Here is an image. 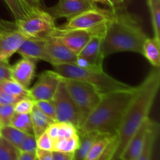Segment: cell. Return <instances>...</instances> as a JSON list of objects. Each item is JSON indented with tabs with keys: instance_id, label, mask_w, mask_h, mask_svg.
<instances>
[{
	"instance_id": "cell-1",
	"label": "cell",
	"mask_w": 160,
	"mask_h": 160,
	"mask_svg": "<svg viewBox=\"0 0 160 160\" xmlns=\"http://www.w3.org/2000/svg\"><path fill=\"white\" fill-rule=\"evenodd\" d=\"M160 86L159 68L151 70L143 82L136 87L135 93L130 103L117 134V145L111 160H120L128 142L148 118Z\"/></svg>"
},
{
	"instance_id": "cell-2",
	"label": "cell",
	"mask_w": 160,
	"mask_h": 160,
	"mask_svg": "<svg viewBox=\"0 0 160 160\" xmlns=\"http://www.w3.org/2000/svg\"><path fill=\"white\" fill-rule=\"evenodd\" d=\"M112 9V17L106 24L102 44L103 58L122 52L142 55L144 43L148 37L137 18L123 6Z\"/></svg>"
},
{
	"instance_id": "cell-3",
	"label": "cell",
	"mask_w": 160,
	"mask_h": 160,
	"mask_svg": "<svg viewBox=\"0 0 160 160\" xmlns=\"http://www.w3.org/2000/svg\"><path fill=\"white\" fill-rule=\"evenodd\" d=\"M135 91L136 87H132L102 95L98 104L78 130L116 135Z\"/></svg>"
},
{
	"instance_id": "cell-4",
	"label": "cell",
	"mask_w": 160,
	"mask_h": 160,
	"mask_svg": "<svg viewBox=\"0 0 160 160\" xmlns=\"http://www.w3.org/2000/svg\"><path fill=\"white\" fill-rule=\"evenodd\" d=\"M52 67L53 70L62 78L88 83L95 87L102 95L132 88V86L112 78L103 70L102 67L97 66L81 67L75 63H61L54 64Z\"/></svg>"
},
{
	"instance_id": "cell-5",
	"label": "cell",
	"mask_w": 160,
	"mask_h": 160,
	"mask_svg": "<svg viewBox=\"0 0 160 160\" xmlns=\"http://www.w3.org/2000/svg\"><path fill=\"white\" fill-rule=\"evenodd\" d=\"M66 87L80 112L81 124L101 100L102 94L88 83L64 78ZM80 126V127H81Z\"/></svg>"
},
{
	"instance_id": "cell-6",
	"label": "cell",
	"mask_w": 160,
	"mask_h": 160,
	"mask_svg": "<svg viewBox=\"0 0 160 160\" xmlns=\"http://www.w3.org/2000/svg\"><path fill=\"white\" fill-rule=\"evenodd\" d=\"M112 17V9L94 8L84 11L75 17L67 19L63 24L55 28L56 31H67L73 30L92 31L106 24Z\"/></svg>"
},
{
	"instance_id": "cell-7",
	"label": "cell",
	"mask_w": 160,
	"mask_h": 160,
	"mask_svg": "<svg viewBox=\"0 0 160 160\" xmlns=\"http://www.w3.org/2000/svg\"><path fill=\"white\" fill-rule=\"evenodd\" d=\"M17 29L28 38L45 37L55 28V19L45 9L32 11L24 18L15 20Z\"/></svg>"
},
{
	"instance_id": "cell-8",
	"label": "cell",
	"mask_w": 160,
	"mask_h": 160,
	"mask_svg": "<svg viewBox=\"0 0 160 160\" xmlns=\"http://www.w3.org/2000/svg\"><path fill=\"white\" fill-rule=\"evenodd\" d=\"M52 100L56 109V122H68L78 129L81 123V115L67 91L63 78L61 79Z\"/></svg>"
},
{
	"instance_id": "cell-9",
	"label": "cell",
	"mask_w": 160,
	"mask_h": 160,
	"mask_svg": "<svg viewBox=\"0 0 160 160\" xmlns=\"http://www.w3.org/2000/svg\"><path fill=\"white\" fill-rule=\"evenodd\" d=\"M107 23L103 26L99 27L92 31L73 30V31H55L54 28L47 35H49L56 38L62 45L67 47L69 49L71 50L73 52H74L76 55H78L83 49V48L85 46L86 44L88 42L92 36L97 35V34L104 36Z\"/></svg>"
},
{
	"instance_id": "cell-10",
	"label": "cell",
	"mask_w": 160,
	"mask_h": 160,
	"mask_svg": "<svg viewBox=\"0 0 160 160\" xmlns=\"http://www.w3.org/2000/svg\"><path fill=\"white\" fill-rule=\"evenodd\" d=\"M62 77L54 70H45L39 74L37 82L28 88L29 96L34 101L51 100Z\"/></svg>"
},
{
	"instance_id": "cell-11",
	"label": "cell",
	"mask_w": 160,
	"mask_h": 160,
	"mask_svg": "<svg viewBox=\"0 0 160 160\" xmlns=\"http://www.w3.org/2000/svg\"><path fill=\"white\" fill-rule=\"evenodd\" d=\"M96 7H98L96 3L92 0H59L55 6L46 8L45 10L56 20L70 19Z\"/></svg>"
},
{
	"instance_id": "cell-12",
	"label": "cell",
	"mask_w": 160,
	"mask_h": 160,
	"mask_svg": "<svg viewBox=\"0 0 160 160\" xmlns=\"http://www.w3.org/2000/svg\"><path fill=\"white\" fill-rule=\"evenodd\" d=\"M28 38L16 28L15 23L0 32V61L8 60Z\"/></svg>"
},
{
	"instance_id": "cell-13",
	"label": "cell",
	"mask_w": 160,
	"mask_h": 160,
	"mask_svg": "<svg viewBox=\"0 0 160 160\" xmlns=\"http://www.w3.org/2000/svg\"><path fill=\"white\" fill-rule=\"evenodd\" d=\"M45 48L46 52L52 60V66L54 64L75 63L78 55L62 45L54 38L46 35Z\"/></svg>"
},
{
	"instance_id": "cell-14",
	"label": "cell",
	"mask_w": 160,
	"mask_h": 160,
	"mask_svg": "<svg viewBox=\"0 0 160 160\" xmlns=\"http://www.w3.org/2000/svg\"><path fill=\"white\" fill-rule=\"evenodd\" d=\"M45 38H28L20 47L17 52L22 57H27L34 60H42L52 65V60L46 52Z\"/></svg>"
},
{
	"instance_id": "cell-15",
	"label": "cell",
	"mask_w": 160,
	"mask_h": 160,
	"mask_svg": "<svg viewBox=\"0 0 160 160\" xmlns=\"http://www.w3.org/2000/svg\"><path fill=\"white\" fill-rule=\"evenodd\" d=\"M36 61L22 57L13 66H11V79L17 81L23 87L28 88L35 75Z\"/></svg>"
},
{
	"instance_id": "cell-16",
	"label": "cell",
	"mask_w": 160,
	"mask_h": 160,
	"mask_svg": "<svg viewBox=\"0 0 160 160\" xmlns=\"http://www.w3.org/2000/svg\"><path fill=\"white\" fill-rule=\"evenodd\" d=\"M151 119L148 117L136 131L125 148L120 160H136L143 148Z\"/></svg>"
},
{
	"instance_id": "cell-17",
	"label": "cell",
	"mask_w": 160,
	"mask_h": 160,
	"mask_svg": "<svg viewBox=\"0 0 160 160\" xmlns=\"http://www.w3.org/2000/svg\"><path fill=\"white\" fill-rule=\"evenodd\" d=\"M102 35L97 34V35L92 36L90 40L78 56L86 59L92 65L102 67V62L104 60V58L102 54Z\"/></svg>"
},
{
	"instance_id": "cell-18",
	"label": "cell",
	"mask_w": 160,
	"mask_h": 160,
	"mask_svg": "<svg viewBox=\"0 0 160 160\" xmlns=\"http://www.w3.org/2000/svg\"><path fill=\"white\" fill-rule=\"evenodd\" d=\"M79 145L73 153V160H84L93 144L103 134L95 131H81L78 130Z\"/></svg>"
},
{
	"instance_id": "cell-19",
	"label": "cell",
	"mask_w": 160,
	"mask_h": 160,
	"mask_svg": "<svg viewBox=\"0 0 160 160\" xmlns=\"http://www.w3.org/2000/svg\"><path fill=\"white\" fill-rule=\"evenodd\" d=\"M159 123L151 119L143 148L136 160H152L153 148H154L155 143L159 135Z\"/></svg>"
},
{
	"instance_id": "cell-20",
	"label": "cell",
	"mask_w": 160,
	"mask_h": 160,
	"mask_svg": "<svg viewBox=\"0 0 160 160\" xmlns=\"http://www.w3.org/2000/svg\"><path fill=\"white\" fill-rule=\"evenodd\" d=\"M32 123L33 134L37 138L42 134L45 132L48 127L53 122H56L44 114L37 106L34 105L32 111L30 113Z\"/></svg>"
},
{
	"instance_id": "cell-21",
	"label": "cell",
	"mask_w": 160,
	"mask_h": 160,
	"mask_svg": "<svg viewBox=\"0 0 160 160\" xmlns=\"http://www.w3.org/2000/svg\"><path fill=\"white\" fill-rule=\"evenodd\" d=\"M144 56L156 68L160 67V40L156 38H147L143 45Z\"/></svg>"
},
{
	"instance_id": "cell-22",
	"label": "cell",
	"mask_w": 160,
	"mask_h": 160,
	"mask_svg": "<svg viewBox=\"0 0 160 160\" xmlns=\"http://www.w3.org/2000/svg\"><path fill=\"white\" fill-rule=\"evenodd\" d=\"M116 135H109V134H103L99 138L89 150L87 156L84 160H97L102 155L108 145L111 143L115 138Z\"/></svg>"
},
{
	"instance_id": "cell-23",
	"label": "cell",
	"mask_w": 160,
	"mask_h": 160,
	"mask_svg": "<svg viewBox=\"0 0 160 160\" xmlns=\"http://www.w3.org/2000/svg\"><path fill=\"white\" fill-rule=\"evenodd\" d=\"M0 92H5V93L14 95V96L20 97V98L30 97L28 88L23 87L19 83L12 79L0 81Z\"/></svg>"
},
{
	"instance_id": "cell-24",
	"label": "cell",
	"mask_w": 160,
	"mask_h": 160,
	"mask_svg": "<svg viewBox=\"0 0 160 160\" xmlns=\"http://www.w3.org/2000/svg\"><path fill=\"white\" fill-rule=\"evenodd\" d=\"M79 145L78 134L68 138L58 139L53 142L52 151L65 153H74Z\"/></svg>"
},
{
	"instance_id": "cell-25",
	"label": "cell",
	"mask_w": 160,
	"mask_h": 160,
	"mask_svg": "<svg viewBox=\"0 0 160 160\" xmlns=\"http://www.w3.org/2000/svg\"><path fill=\"white\" fill-rule=\"evenodd\" d=\"M27 134L28 133L20 131L11 125H6V126H2L0 128V136L12 144L17 148L21 143Z\"/></svg>"
},
{
	"instance_id": "cell-26",
	"label": "cell",
	"mask_w": 160,
	"mask_h": 160,
	"mask_svg": "<svg viewBox=\"0 0 160 160\" xmlns=\"http://www.w3.org/2000/svg\"><path fill=\"white\" fill-rule=\"evenodd\" d=\"M9 125L28 134H33L32 123L30 113L15 112L11 119Z\"/></svg>"
},
{
	"instance_id": "cell-27",
	"label": "cell",
	"mask_w": 160,
	"mask_h": 160,
	"mask_svg": "<svg viewBox=\"0 0 160 160\" xmlns=\"http://www.w3.org/2000/svg\"><path fill=\"white\" fill-rule=\"evenodd\" d=\"M154 38L160 40V0H148Z\"/></svg>"
},
{
	"instance_id": "cell-28",
	"label": "cell",
	"mask_w": 160,
	"mask_h": 160,
	"mask_svg": "<svg viewBox=\"0 0 160 160\" xmlns=\"http://www.w3.org/2000/svg\"><path fill=\"white\" fill-rule=\"evenodd\" d=\"M4 2L12 12L15 20L24 18L31 12L22 0H4Z\"/></svg>"
},
{
	"instance_id": "cell-29",
	"label": "cell",
	"mask_w": 160,
	"mask_h": 160,
	"mask_svg": "<svg viewBox=\"0 0 160 160\" xmlns=\"http://www.w3.org/2000/svg\"><path fill=\"white\" fill-rule=\"evenodd\" d=\"M20 151L12 144L0 138V160H16Z\"/></svg>"
},
{
	"instance_id": "cell-30",
	"label": "cell",
	"mask_w": 160,
	"mask_h": 160,
	"mask_svg": "<svg viewBox=\"0 0 160 160\" xmlns=\"http://www.w3.org/2000/svg\"><path fill=\"white\" fill-rule=\"evenodd\" d=\"M58 135L57 139L68 138L78 134V128L72 123L68 122H57Z\"/></svg>"
},
{
	"instance_id": "cell-31",
	"label": "cell",
	"mask_w": 160,
	"mask_h": 160,
	"mask_svg": "<svg viewBox=\"0 0 160 160\" xmlns=\"http://www.w3.org/2000/svg\"><path fill=\"white\" fill-rule=\"evenodd\" d=\"M35 106L47 117L56 121V109L52 100H38L35 101Z\"/></svg>"
},
{
	"instance_id": "cell-32",
	"label": "cell",
	"mask_w": 160,
	"mask_h": 160,
	"mask_svg": "<svg viewBox=\"0 0 160 160\" xmlns=\"http://www.w3.org/2000/svg\"><path fill=\"white\" fill-rule=\"evenodd\" d=\"M35 105V101L30 97H24L14 105V110L17 113H31Z\"/></svg>"
},
{
	"instance_id": "cell-33",
	"label": "cell",
	"mask_w": 160,
	"mask_h": 160,
	"mask_svg": "<svg viewBox=\"0 0 160 160\" xmlns=\"http://www.w3.org/2000/svg\"><path fill=\"white\" fill-rule=\"evenodd\" d=\"M20 152H35L37 150V142L36 138L33 134H27L21 143L17 147Z\"/></svg>"
},
{
	"instance_id": "cell-34",
	"label": "cell",
	"mask_w": 160,
	"mask_h": 160,
	"mask_svg": "<svg viewBox=\"0 0 160 160\" xmlns=\"http://www.w3.org/2000/svg\"><path fill=\"white\" fill-rule=\"evenodd\" d=\"M14 113V105H0V123L2 127L9 125Z\"/></svg>"
},
{
	"instance_id": "cell-35",
	"label": "cell",
	"mask_w": 160,
	"mask_h": 160,
	"mask_svg": "<svg viewBox=\"0 0 160 160\" xmlns=\"http://www.w3.org/2000/svg\"><path fill=\"white\" fill-rule=\"evenodd\" d=\"M36 142H37V148L39 149L52 151L53 141L50 138L46 132H44L38 138H37Z\"/></svg>"
},
{
	"instance_id": "cell-36",
	"label": "cell",
	"mask_w": 160,
	"mask_h": 160,
	"mask_svg": "<svg viewBox=\"0 0 160 160\" xmlns=\"http://www.w3.org/2000/svg\"><path fill=\"white\" fill-rule=\"evenodd\" d=\"M117 145V137L116 136L115 138L111 142V143L108 145V147L106 148V149L105 150L104 152L102 153L101 156L98 158L97 160H111L112 156H113V153L115 152L116 147Z\"/></svg>"
},
{
	"instance_id": "cell-37",
	"label": "cell",
	"mask_w": 160,
	"mask_h": 160,
	"mask_svg": "<svg viewBox=\"0 0 160 160\" xmlns=\"http://www.w3.org/2000/svg\"><path fill=\"white\" fill-rule=\"evenodd\" d=\"M11 79V65L8 60L0 61V81Z\"/></svg>"
},
{
	"instance_id": "cell-38",
	"label": "cell",
	"mask_w": 160,
	"mask_h": 160,
	"mask_svg": "<svg viewBox=\"0 0 160 160\" xmlns=\"http://www.w3.org/2000/svg\"><path fill=\"white\" fill-rule=\"evenodd\" d=\"M24 98V97H23ZM22 98L0 92V105H15Z\"/></svg>"
},
{
	"instance_id": "cell-39",
	"label": "cell",
	"mask_w": 160,
	"mask_h": 160,
	"mask_svg": "<svg viewBox=\"0 0 160 160\" xmlns=\"http://www.w3.org/2000/svg\"><path fill=\"white\" fill-rule=\"evenodd\" d=\"M46 134L49 136L50 138L54 142L57 139L58 135V123L57 122H53L48 127V128L45 131Z\"/></svg>"
},
{
	"instance_id": "cell-40",
	"label": "cell",
	"mask_w": 160,
	"mask_h": 160,
	"mask_svg": "<svg viewBox=\"0 0 160 160\" xmlns=\"http://www.w3.org/2000/svg\"><path fill=\"white\" fill-rule=\"evenodd\" d=\"M35 153L38 160H52V151H46L37 148Z\"/></svg>"
},
{
	"instance_id": "cell-41",
	"label": "cell",
	"mask_w": 160,
	"mask_h": 160,
	"mask_svg": "<svg viewBox=\"0 0 160 160\" xmlns=\"http://www.w3.org/2000/svg\"><path fill=\"white\" fill-rule=\"evenodd\" d=\"M23 2L24 3L25 6L28 7L31 12L34 10H38V9H43L44 6L39 2L38 0H22Z\"/></svg>"
},
{
	"instance_id": "cell-42",
	"label": "cell",
	"mask_w": 160,
	"mask_h": 160,
	"mask_svg": "<svg viewBox=\"0 0 160 160\" xmlns=\"http://www.w3.org/2000/svg\"><path fill=\"white\" fill-rule=\"evenodd\" d=\"M73 153H65L52 151V160H73Z\"/></svg>"
},
{
	"instance_id": "cell-43",
	"label": "cell",
	"mask_w": 160,
	"mask_h": 160,
	"mask_svg": "<svg viewBox=\"0 0 160 160\" xmlns=\"http://www.w3.org/2000/svg\"><path fill=\"white\" fill-rule=\"evenodd\" d=\"M37 159L35 152H20L16 160H35Z\"/></svg>"
},
{
	"instance_id": "cell-44",
	"label": "cell",
	"mask_w": 160,
	"mask_h": 160,
	"mask_svg": "<svg viewBox=\"0 0 160 160\" xmlns=\"http://www.w3.org/2000/svg\"><path fill=\"white\" fill-rule=\"evenodd\" d=\"M109 1L111 3V5H112V9H114V8L123 6L125 0H109Z\"/></svg>"
},
{
	"instance_id": "cell-45",
	"label": "cell",
	"mask_w": 160,
	"mask_h": 160,
	"mask_svg": "<svg viewBox=\"0 0 160 160\" xmlns=\"http://www.w3.org/2000/svg\"><path fill=\"white\" fill-rule=\"evenodd\" d=\"M12 24V23H10V22L6 21V20H0V32L2 31L3 30H5L6 28H9V26Z\"/></svg>"
},
{
	"instance_id": "cell-46",
	"label": "cell",
	"mask_w": 160,
	"mask_h": 160,
	"mask_svg": "<svg viewBox=\"0 0 160 160\" xmlns=\"http://www.w3.org/2000/svg\"><path fill=\"white\" fill-rule=\"evenodd\" d=\"M93 2H95V3H101V4L104 5V6H108L109 8H110V9H112V5H111V3L109 2V0H92Z\"/></svg>"
},
{
	"instance_id": "cell-47",
	"label": "cell",
	"mask_w": 160,
	"mask_h": 160,
	"mask_svg": "<svg viewBox=\"0 0 160 160\" xmlns=\"http://www.w3.org/2000/svg\"><path fill=\"white\" fill-rule=\"evenodd\" d=\"M38 1L39 2H40L41 3V4H42V6H44V0H38Z\"/></svg>"
},
{
	"instance_id": "cell-48",
	"label": "cell",
	"mask_w": 160,
	"mask_h": 160,
	"mask_svg": "<svg viewBox=\"0 0 160 160\" xmlns=\"http://www.w3.org/2000/svg\"><path fill=\"white\" fill-rule=\"evenodd\" d=\"M2 127V124H1V123H0V128H1Z\"/></svg>"
},
{
	"instance_id": "cell-49",
	"label": "cell",
	"mask_w": 160,
	"mask_h": 160,
	"mask_svg": "<svg viewBox=\"0 0 160 160\" xmlns=\"http://www.w3.org/2000/svg\"><path fill=\"white\" fill-rule=\"evenodd\" d=\"M35 160H38V159H35Z\"/></svg>"
},
{
	"instance_id": "cell-50",
	"label": "cell",
	"mask_w": 160,
	"mask_h": 160,
	"mask_svg": "<svg viewBox=\"0 0 160 160\" xmlns=\"http://www.w3.org/2000/svg\"><path fill=\"white\" fill-rule=\"evenodd\" d=\"M0 138H1V136H0Z\"/></svg>"
},
{
	"instance_id": "cell-51",
	"label": "cell",
	"mask_w": 160,
	"mask_h": 160,
	"mask_svg": "<svg viewBox=\"0 0 160 160\" xmlns=\"http://www.w3.org/2000/svg\"></svg>"
}]
</instances>
